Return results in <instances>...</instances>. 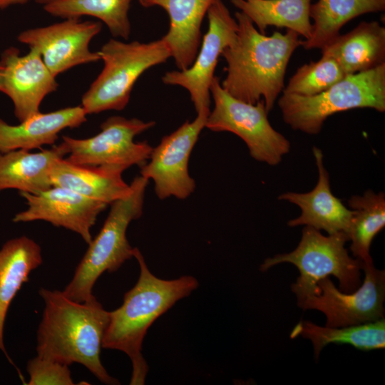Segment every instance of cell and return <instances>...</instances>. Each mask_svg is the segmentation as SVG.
Listing matches in <instances>:
<instances>
[{
  "label": "cell",
  "mask_w": 385,
  "mask_h": 385,
  "mask_svg": "<svg viewBox=\"0 0 385 385\" xmlns=\"http://www.w3.org/2000/svg\"><path fill=\"white\" fill-rule=\"evenodd\" d=\"M347 241L344 232L324 236L319 230L305 226L296 249L267 258L260 270L266 271L284 262L296 266L299 276L291 289L297 299L310 293L318 281L330 275L338 279L342 291L351 292L361 285L362 262L349 255L345 247Z\"/></svg>",
  "instance_id": "obj_7"
},
{
  "label": "cell",
  "mask_w": 385,
  "mask_h": 385,
  "mask_svg": "<svg viewBox=\"0 0 385 385\" xmlns=\"http://www.w3.org/2000/svg\"><path fill=\"white\" fill-rule=\"evenodd\" d=\"M58 23L25 30L17 36L19 42L37 50L51 73L56 76L81 64L101 60L98 52L90 50L91 40L102 29L95 21L64 19Z\"/></svg>",
  "instance_id": "obj_13"
},
{
  "label": "cell",
  "mask_w": 385,
  "mask_h": 385,
  "mask_svg": "<svg viewBox=\"0 0 385 385\" xmlns=\"http://www.w3.org/2000/svg\"><path fill=\"white\" fill-rule=\"evenodd\" d=\"M131 0H53L43 5L49 14L63 19L95 17L103 21L113 37L128 40L130 35L128 18Z\"/></svg>",
  "instance_id": "obj_27"
},
{
  "label": "cell",
  "mask_w": 385,
  "mask_h": 385,
  "mask_svg": "<svg viewBox=\"0 0 385 385\" xmlns=\"http://www.w3.org/2000/svg\"><path fill=\"white\" fill-rule=\"evenodd\" d=\"M123 170L113 167L75 164L65 158L51 170L52 185L78 192L94 200L111 205L130 191L122 178Z\"/></svg>",
  "instance_id": "obj_21"
},
{
  "label": "cell",
  "mask_w": 385,
  "mask_h": 385,
  "mask_svg": "<svg viewBox=\"0 0 385 385\" xmlns=\"http://www.w3.org/2000/svg\"><path fill=\"white\" fill-rule=\"evenodd\" d=\"M208 29L192 65L185 70L168 71L162 77L165 84L180 86L190 93L197 113L210 111V85L219 56L237 38V22L221 0L207 11Z\"/></svg>",
  "instance_id": "obj_12"
},
{
  "label": "cell",
  "mask_w": 385,
  "mask_h": 385,
  "mask_svg": "<svg viewBox=\"0 0 385 385\" xmlns=\"http://www.w3.org/2000/svg\"><path fill=\"white\" fill-rule=\"evenodd\" d=\"M385 0H318L311 4L312 33L301 42L305 49H322L340 34V29L351 19L368 13L384 11Z\"/></svg>",
  "instance_id": "obj_23"
},
{
  "label": "cell",
  "mask_w": 385,
  "mask_h": 385,
  "mask_svg": "<svg viewBox=\"0 0 385 385\" xmlns=\"http://www.w3.org/2000/svg\"><path fill=\"white\" fill-rule=\"evenodd\" d=\"M68 153L63 141L40 152L16 150L0 153V192L16 189L19 192L36 194L50 188L53 165Z\"/></svg>",
  "instance_id": "obj_19"
},
{
  "label": "cell",
  "mask_w": 385,
  "mask_h": 385,
  "mask_svg": "<svg viewBox=\"0 0 385 385\" xmlns=\"http://www.w3.org/2000/svg\"><path fill=\"white\" fill-rule=\"evenodd\" d=\"M39 294L45 308L37 330V356L68 366L81 364L101 382L119 384L100 357L110 312L93 294L82 302L70 299L58 290L41 288Z\"/></svg>",
  "instance_id": "obj_1"
},
{
  "label": "cell",
  "mask_w": 385,
  "mask_h": 385,
  "mask_svg": "<svg viewBox=\"0 0 385 385\" xmlns=\"http://www.w3.org/2000/svg\"><path fill=\"white\" fill-rule=\"evenodd\" d=\"M345 76L334 59L322 56L317 61L300 66L289 78L283 93L314 96L327 90Z\"/></svg>",
  "instance_id": "obj_28"
},
{
  "label": "cell",
  "mask_w": 385,
  "mask_h": 385,
  "mask_svg": "<svg viewBox=\"0 0 385 385\" xmlns=\"http://www.w3.org/2000/svg\"><path fill=\"white\" fill-rule=\"evenodd\" d=\"M346 76L385 63V28L378 21H362L350 32L339 34L322 48Z\"/></svg>",
  "instance_id": "obj_20"
},
{
  "label": "cell",
  "mask_w": 385,
  "mask_h": 385,
  "mask_svg": "<svg viewBox=\"0 0 385 385\" xmlns=\"http://www.w3.org/2000/svg\"><path fill=\"white\" fill-rule=\"evenodd\" d=\"M238 29L235 42L221 56L227 66L221 86L232 96L255 104L263 100L270 111L284 88V76L294 51L301 46L299 34L287 30L267 36L242 12L235 14Z\"/></svg>",
  "instance_id": "obj_2"
},
{
  "label": "cell",
  "mask_w": 385,
  "mask_h": 385,
  "mask_svg": "<svg viewBox=\"0 0 385 385\" xmlns=\"http://www.w3.org/2000/svg\"><path fill=\"white\" fill-rule=\"evenodd\" d=\"M133 257L140 267L138 279L124 294L122 305L110 312L102 347L126 354L133 366L130 384L143 385L148 371L142 354V344L148 329L178 301L189 296L199 283L189 275L170 280L160 279L150 271L136 247Z\"/></svg>",
  "instance_id": "obj_3"
},
{
  "label": "cell",
  "mask_w": 385,
  "mask_h": 385,
  "mask_svg": "<svg viewBox=\"0 0 385 385\" xmlns=\"http://www.w3.org/2000/svg\"><path fill=\"white\" fill-rule=\"evenodd\" d=\"M3 76H4V66L1 62L0 61V92L1 91V87H2Z\"/></svg>",
  "instance_id": "obj_31"
},
{
  "label": "cell",
  "mask_w": 385,
  "mask_h": 385,
  "mask_svg": "<svg viewBox=\"0 0 385 385\" xmlns=\"http://www.w3.org/2000/svg\"><path fill=\"white\" fill-rule=\"evenodd\" d=\"M86 115L83 107L77 106L38 112L17 125H11L0 118V153L53 145L60 132L79 127L87 120Z\"/></svg>",
  "instance_id": "obj_18"
},
{
  "label": "cell",
  "mask_w": 385,
  "mask_h": 385,
  "mask_svg": "<svg viewBox=\"0 0 385 385\" xmlns=\"http://www.w3.org/2000/svg\"><path fill=\"white\" fill-rule=\"evenodd\" d=\"M312 151L318 169V180L314 188L304 193L287 192L278 197L279 200L293 203L301 210L300 215L289 220L287 225L292 227L309 226L324 230L328 235L338 232L347 235L354 211L347 208L340 199L333 195L321 149L313 146Z\"/></svg>",
  "instance_id": "obj_16"
},
{
  "label": "cell",
  "mask_w": 385,
  "mask_h": 385,
  "mask_svg": "<svg viewBox=\"0 0 385 385\" xmlns=\"http://www.w3.org/2000/svg\"><path fill=\"white\" fill-rule=\"evenodd\" d=\"M354 211L348 232L353 256L367 265L373 263L370 247L374 238L385 226V195L371 190L348 200Z\"/></svg>",
  "instance_id": "obj_26"
},
{
  "label": "cell",
  "mask_w": 385,
  "mask_h": 385,
  "mask_svg": "<svg viewBox=\"0 0 385 385\" xmlns=\"http://www.w3.org/2000/svg\"><path fill=\"white\" fill-rule=\"evenodd\" d=\"M298 337L311 340L316 361L329 344H350L363 351L382 349L385 347V319L340 327H320L301 320L290 334L291 339Z\"/></svg>",
  "instance_id": "obj_24"
},
{
  "label": "cell",
  "mask_w": 385,
  "mask_h": 385,
  "mask_svg": "<svg viewBox=\"0 0 385 385\" xmlns=\"http://www.w3.org/2000/svg\"><path fill=\"white\" fill-rule=\"evenodd\" d=\"M28 385H73L68 366L36 356L27 363Z\"/></svg>",
  "instance_id": "obj_29"
},
{
  "label": "cell",
  "mask_w": 385,
  "mask_h": 385,
  "mask_svg": "<svg viewBox=\"0 0 385 385\" xmlns=\"http://www.w3.org/2000/svg\"><path fill=\"white\" fill-rule=\"evenodd\" d=\"M154 121L111 116L103 122L101 131L88 138L63 135L68 153L66 160L78 165L113 167L125 171L133 165H143L153 147L134 138L155 125Z\"/></svg>",
  "instance_id": "obj_9"
},
{
  "label": "cell",
  "mask_w": 385,
  "mask_h": 385,
  "mask_svg": "<svg viewBox=\"0 0 385 385\" xmlns=\"http://www.w3.org/2000/svg\"><path fill=\"white\" fill-rule=\"evenodd\" d=\"M20 195L26 200L27 208L16 214L13 222L46 221L78 234L87 244L93 239L91 230L98 215L108 206L55 185L36 194L20 192Z\"/></svg>",
  "instance_id": "obj_14"
},
{
  "label": "cell",
  "mask_w": 385,
  "mask_h": 385,
  "mask_svg": "<svg viewBox=\"0 0 385 385\" xmlns=\"http://www.w3.org/2000/svg\"><path fill=\"white\" fill-rule=\"evenodd\" d=\"M29 0H0V11H3L11 6L24 4ZM37 3L42 4L43 5L51 2L53 0H34Z\"/></svg>",
  "instance_id": "obj_30"
},
{
  "label": "cell",
  "mask_w": 385,
  "mask_h": 385,
  "mask_svg": "<svg viewBox=\"0 0 385 385\" xmlns=\"http://www.w3.org/2000/svg\"><path fill=\"white\" fill-rule=\"evenodd\" d=\"M149 180L136 176L130 191L111 205L101 230L88 244L73 277L63 292L70 299L82 302L90 298L93 287L104 272H113L133 257L134 248L127 239L129 224L143 214L145 192Z\"/></svg>",
  "instance_id": "obj_4"
},
{
  "label": "cell",
  "mask_w": 385,
  "mask_h": 385,
  "mask_svg": "<svg viewBox=\"0 0 385 385\" xmlns=\"http://www.w3.org/2000/svg\"><path fill=\"white\" fill-rule=\"evenodd\" d=\"M145 8L158 6L166 11L170 25L161 38L168 45L177 67L185 70L193 63L200 46L201 25L217 0H138Z\"/></svg>",
  "instance_id": "obj_17"
},
{
  "label": "cell",
  "mask_w": 385,
  "mask_h": 385,
  "mask_svg": "<svg viewBox=\"0 0 385 385\" xmlns=\"http://www.w3.org/2000/svg\"><path fill=\"white\" fill-rule=\"evenodd\" d=\"M41 263L40 246L26 236L11 239L0 249V350L5 354L4 327L9 308L29 274Z\"/></svg>",
  "instance_id": "obj_22"
},
{
  "label": "cell",
  "mask_w": 385,
  "mask_h": 385,
  "mask_svg": "<svg viewBox=\"0 0 385 385\" xmlns=\"http://www.w3.org/2000/svg\"><path fill=\"white\" fill-rule=\"evenodd\" d=\"M365 277L362 284L351 292L339 291L327 277L312 291L297 298L303 310L316 309L327 318L326 327L357 325L384 319L385 272L374 263L362 264Z\"/></svg>",
  "instance_id": "obj_10"
},
{
  "label": "cell",
  "mask_w": 385,
  "mask_h": 385,
  "mask_svg": "<svg viewBox=\"0 0 385 385\" xmlns=\"http://www.w3.org/2000/svg\"><path fill=\"white\" fill-rule=\"evenodd\" d=\"M210 111H200L192 120H187L177 130L164 136L153 148L148 162L140 167V175L153 180L158 197L186 199L195 189L190 175L188 162Z\"/></svg>",
  "instance_id": "obj_11"
},
{
  "label": "cell",
  "mask_w": 385,
  "mask_h": 385,
  "mask_svg": "<svg viewBox=\"0 0 385 385\" xmlns=\"http://www.w3.org/2000/svg\"><path fill=\"white\" fill-rule=\"evenodd\" d=\"M0 61L4 66L1 92L11 101L18 120L40 112L41 102L57 89L58 83L39 52L30 48L21 55L17 48L9 47L1 53Z\"/></svg>",
  "instance_id": "obj_15"
},
{
  "label": "cell",
  "mask_w": 385,
  "mask_h": 385,
  "mask_svg": "<svg viewBox=\"0 0 385 385\" xmlns=\"http://www.w3.org/2000/svg\"><path fill=\"white\" fill-rule=\"evenodd\" d=\"M265 34L267 26L294 31L305 39L312 33L310 21L312 0H230Z\"/></svg>",
  "instance_id": "obj_25"
},
{
  "label": "cell",
  "mask_w": 385,
  "mask_h": 385,
  "mask_svg": "<svg viewBox=\"0 0 385 385\" xmlns=\"http://www.w3.org/2000/svg\"><path fill=\"white\" fill-rule=\"evenodd\" d=\"M98 52L103 68L82 96L81 106L87 115L124 109L138 78L171 57L162 38L149 43L111 38Z\"/></svg>",
  "instance_id": "obj_6"
},
{
  "label": "cell",
  "mask_w": 385,
  "mask_h": 385,
  "mask_svg": "<svg viewBox=\"0 0 385 385\" xmlns=\"http://www.w3.org/2000/svg\"><path fill=\"white\" fill-rule=\"evenodd\" d=\"M214 108L205 128L215 132L227 131L240 137L255 160L277 165L291 148L289 141L270 124L264 101L251 104L235 98L223 89L215 76L210 85Z\"/></svg>",
  "instance_id": "obj_8"
},
{
  "label": "cell",
  "mask_w": 385,
  "mask_h": 385,
  "mask_svg": "<svg viewBox=\"0 0 385 385\" xmlns=\"http://www.w3.org/2000/svg\"><path fill=\"white\" fill-rule=\"evenodd\" d=\"M284 123L293 130L318 134L334 113L354 108L385 111V63L346 75L327 90L304 96L283 93L278 100Z\"/></svg>",
  "instance_id": "obj_5"
}]
</instances>
